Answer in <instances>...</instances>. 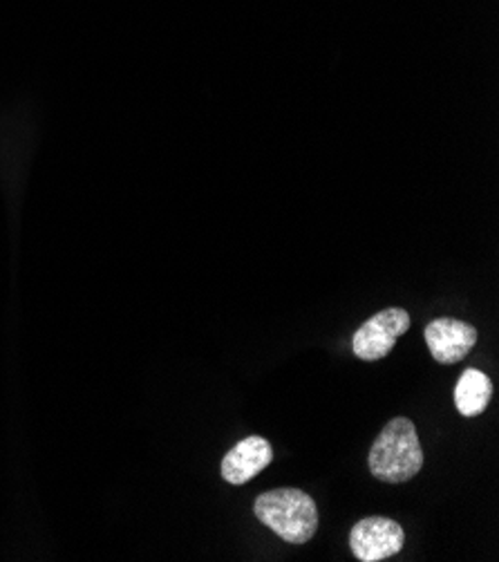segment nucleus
I'll list each match as a JSON object with an SVG mask.
<instances>
[{
	"instance_id": "7",
	"label": "nucleus",
	"mask_w": 499,
	"mask_h": 562,
	"mask_svg": "<svg viewBox=\"0 0 499 562\" xmlns=\"http://www.w3.org/2000/svg\"><path fill=\"white\" fill-rule=\"evenodd\" d=\"M492 397L490 379L475 368H468L455 385V406L464 417L481 415Z\"/></svg>"
},
{
	"instance_id": "4",
	"label": "nucleus",
	"mask_w": 499,
	"mask_h": 562,
	"mask_svg": "<svg viewBox=\"0 0 499 562\" xmlns=\"http://www.w3.org/2000/svg\"><path fill=\"white\" fill-rule=\"evenodd\" d=\"M406 533L390 518H365L350 533V549L361 562H378L397 555L404 549Z\"/></svg>"
},
{
	"instance_id": "1",
	"label": "nucleus",
	"mask_w": 499,
	"mask_h": 562,
	"mask_svg": "<svg viewBox=\"0 0 499 562\" xmlns=\"http://www.w3.org/2000/svg\"><path fill=\"white\" fill-rule=\"evenodd\" d=\"M370 473L385 484L412 480L423 467V451L410 419L397 417L387 424L370 448Z\"/></svg>"
},
{
	"instance_id": "2",
	"label": "nucleus",
	"mask_w": 499,
	"mask_h": 562,
	"mask_svg": "<svg viewBox=\"0 0 499 562\" xmlns=\"http://www.w3.org/2000/svg\"><path fill=\"white\" fill-rule=\"evenodd\" d=\"M256 518L285 542L305 544L318 529L316 502L300 488H275L253 502Z\"/></svg>"
},
{
	"instance_id": "3",
	"label": "nucleus",
	"mask_w": 499,
	"mask_h": 562,
	"mask_svg": "<svg viewBox=\"0 0 499 562\" xmlns=\"http://www.w3.org/2000/svg\"><path fill=\"white\" fill-rule=\"evenodd\" d=\"M410 329V314L404 307H387L365 321L352 339V350L361 361H378L390 355L401 334Z\"/></svg>"
},
{
	"instance_id": "6",
	"label": "nucleus",
	"mask_w": 499,
	"mask_h": 562,
	"mask_svg": "<svg viewBox=\"0 0 499 562\" xmlns=\"http://www.w3.org/2000/svg\"><path fill=\"white\" fill-rule=\"evenodd\" d=\"M273 460V448L264 437H247L238 441L222 460V477L234 486H242L260 475Z\"/></svg>"
},
{
	"instance_id": "5",
	"label": "nucleus",
	"mask_w": 499,
	"mask_h": 562,
	"mask_svg": "<svg viewBox=\"0 0 499 562\" xmlns=\"http://www.w3.org/2000/svg\"><path fill=\"white\" fill-rule=\"evenodd\" d=\"M426 344L436 363L453 366L464 361L475 348L477 329L457 318H434L426 327Z\"/></svg>"
}]
</instances>
